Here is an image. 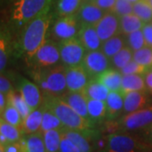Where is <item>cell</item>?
Returning a JSON list of instances; mask_svg holds the SVG:
<instances>
[{"mask_svg": "<svg viewBox=\"0 0 152 152\" xmlns=\"http://www.w3.org/2000/svg\"><path fill=\"white\" fill-rule=\"evenodd\" d=\"M52 15L47 14L37 17L25 25L21 36L22 52L30 59L47 41V34L51 24Z\"/></svg>", "mask_w": 152, "mask_h": 152, "instance_id": "6da1fadb", "label": "cell"}, {"mask_svg": "<svg viewBox=\"0 0 152 152\" xmlns=\"http://www.w3.org/2000/svg\"><path fill=\"white\" fill-rule=\"evenodd\" d=\"M141 133L142 140L152 147V124L145 129V130L141 131Z\"/></svg>", "mask_w": 152, "mask_h": 152, "instance_id": "f6af8a7d", "label": "cell"}, {"mask_svg": "<svg viewBox=\"0 0 152 152\" xmlns=\"http://www.w3.org/2000/svg\"><path fill=\"white\" fill-rule=\"evenodd\" d=\"M83 0H58L57 11L59 16L75 15L83 4Z\"/></svg>", "mask_w": 152, "mask_h": 152, "instance_id": "f1b7e54d", "label": "cell"}, {"mask_svg": "<svg viewBox=\"0 0 152 152\" xmlns=\"http://www.w3.org/2000/svg\"><path fill=\"white\" fill-rule=\"evenodd\" d=\"M110 60L102 50L88 51L85 55L81 65L91 79H96L110 68Z\"/></svg>", "mask_w": 152, "mask_h": 152, "instance_id": "30bf717a", "label": "cell"}, {"mask_svg": "<svg viewBox=\"0 0 152 152\" xmlns=\"http://www.w3.org/2000/svg\"><path fill=\"white\" fill-rule=\"evenodd\" d=\"M133 60L148 69H152V48L149 47H144L143 48L134 52Z\"/></svg>", "mask_w": 152, "mask_h": 152, "instance_id": "d590c367", "label": "cell"}, {"mask_svg": "<svg viewBox=\"0 0 152 152\" xmlns=\"http://www.w3.org/2000/svg\"><path fill=\"white\" fill-rule=\"evenodd\" d=\"M61 98L64 101H65L82 118L91 123L88 113V107H87L88 97L86 96L84 91H75V92L68 91L63 96H61Z\"/></svg>", "mask_w": 152, "mask_h": 152, "instance_id": "e0dca14e", "label": "cell"}, {"mask_svg": "<svg viewBox=\"0 0 152 152\" xmlns=\"http://www.w3.org/2000/svg\"><path fill=\"white\" fill-rule=\"evenodd\" d=\"M111 12L114 13L120 18L134 13V4L128 0H117L113 9Z\"/></svg>", "mask_w": 152, "mask_h": 152, "instance_id": "74e56055", "label": "cell"}, {"mask_svg": "<svg viewBox=\"0 0 152 152\" xmlns=\"http://www.w3.org/2000/svg\"><path fill=\"white\" fill-rule=\"evenodd\" d=\"M59 152H81L80 149L69 139L62 135Z\"/></svg>", "mask_w": 152, "mask_h": 152, "instance_id": "ab89813d", "label": "cell"}, {"mask_svg": "<svg viewBox=\"0 0 152 152\" xmlns=\"http://www.w3.org/2000/svg\"><path fill=\"white\" fill-rule=\"evenodd\" d=\"M0 134L4 136L10 143L19 142L24 136L20 128L10 124L3 119L0 120Z\"/></svg>", "mask_w": 152, "mask_h": 152, "instance_id": "f546056e", "label": "cell"}, {"mask_svg": "<svg viewBox=\"0 0 152 152\" xmlns=\"http://www.w3.org/2000/svg\"><path fill=\"white\" fill-rule=\"evenodd\" d=\"M126 46V37L118 35L105 41L102 43L101 50L109 59H111L114 55L117 54Z\"/></svg>", "mask_w": 152, "mask_h": 152, "instance_id": "484cf974", "label": "cell"}, {"mask_svg": "<svg viewBox=\"0 0 152 152\" xmlns=\"http://www.w3.org/2000/svg\"><path fill=\"white\" fill-rule=\"evenodd\" d=\"M148 70H150V69L138 64L134 60H132L120 71L123 74V75H145Z\"/></svg>", "mask_w": 152, "mask_h": 152, "instance_id": "f35d334b", "label": "cell"}, {"mask_svg": "<svg viewBox=\"0 0 152 152\" xmlns=\"http://www.w3.org/2000/svg\"><path fill=\"white\" fill-rule=\"evenodd\" d=\"M152 124V106L124 114L118 119L107 121V128L109 134L115 132L134 133L143 131Z\"/></svg>", "mask_w": 152, "mask_h": 152, "instance_id": "277c9868", "label": "cell"}, {"mask_svg": "<svg viewBox=\"0 0 152 152\" xmlns=\"http://www.w3.org/2000/svg\"><path fill=\"white\" fill-rule=\"evenodd\" d=\"M134 14L145 24L152 22V6L150 0H140L134 4Z\"/></svg>", "mask_w": 152, "mask_h": 152, "instance_id": "1f68e13d", "label": "cell"}, {"mask_svg": "<svg viewBox=\"0 0 152 152\" xmlns=\"http://www.w3.org/2000/svg\"><path fill=\"white\" fill-rule=\"evenodd\" d=\"M13 91L12 85H11L10 80L4 75L1 74L0 77V93L4 94L5 96H8L10 93Z\"/></svg>", "mask_w": 152, "mask_h": 152, "instance_id": "60d3db41", "label": "cell"}, {"mask_svg": "<svg viewBox=\"0 0 152 152\" xmlns=\"http://www.w3.org/2000/svg\"><path fill=\"white\" fill-rule=\"evenodd\" d=\"M95 152H100V151H95Z\"/></svg>", "mask_w": 152, "mask_h": 152, "instance_id": "f5cc1de1", "label": "cell"}, {"mask_svg": "<svg viewBox=\"0 0 152 152\" xmlns=\"http://www.w3.org/2000/svg\"><path fill=\"white\" fill-rule=\"evenodd\" d=\"M9 47H8V40L6 37L5 32L1 31V39H0V70L1 74L4 73L8 64L9 58Z\"/></svg>", "mask_w": 152, "mask_h": 152, "instance_id": "8d00e7d4", "label": "cell"}, {"mask_svg": "<svg viewBox=\"0 0 152 152\" xmlns=\"http://www.w3.org/2000/svg\"><path fill=\"white\" fill-rule=\"evenodd\" d=\"M125 37H126V43H127V46L133 52L138 51V50L143 48L144 47L146 46L142 30H140V31H134V32L130 33V34L125 36Z\"/></svg>", "mask_w": 152, "mask_h": 152, "instance_id": "e575fe53", "label": "cell"}, {"mask_svg": "<svg viewBox=\"0 0 152 152\" xmlns=\"http://www.w3.org/2000/svg\"><path fill=\"white\" fill-rule=\"evenodd\" d=\"M87 107L90 120L95 127L107 121L106 102L88 98Z\"/></svg>", "mask_w": 152, "mask_h": 152, "instance_id": "ffe728a7", "label": "cell"}, {"mask_svg": "<svg viewBox=\"0 0 152 152\" xmlns=\"http://www.w3.org/2000/svg\"><path fill=\"white\" fill-rule=\"evenodd\" d=\"M91 1H92L96 5H97L102 10L107 12H111L113 10L117 0H91Z\"/></svg>", "mask_w": 152, "mask_h": 152, "instance_id": "b9f144b4", "label": "cell"}, {"mask_svg": "<svg viewBox=\"0 0 152 152\" xmlns=\"http://www.w3.org/2000/svg\"><path fill=\"white\" fill-rule=\"evenodd\" d=\"M128 1H129V2H130L131 4H135V3H137V2H138V1H140V0H128Z\"/></svg>", "mask_w": 152, "mask_h": 152, "instance_id": "c3c4849f", "label": "cell"}, {"mask_svg": "<svg viewBox=\"0 0 152 152\" xmlns=\"http://www.w3.org/2000/svg\"><path fill=\"white\" fill-rule=\"evenodd\" d=\"M29 60L35 70L57 65L61 62L59 44L53 40H47Z\"/></svg>", "mask_w": 152, "mask_h": 152, "instance_id": "52a82bcc", "label": "cell"}, {"mask_svg": "<svg viewBox=\"0 0 152 152\" xmlns=\"http://www.w3.org/2000/svg\"><path fill=\"white\" fill-rule=\"evenodd\" d=\"M107 121H113L119 118L124 113V96L119 91H110L106 100Z\"/></svg>", "mask_w": 152, "mask_h": 152, "instance_id": "ac0fdd59", "label": "cell"}, {"mask_svg": "<svg viewBox=\"0 0 152 152\" xmlns=\"http://www.w3.org/2000/svg\"><path fill=\"white\" fill-rule=\"evenodd\" d=\"M144 152H152V151H144Z\"/></svg>", "mask_w": 152, "mask_h": 152, "instance_id": "f907efd6", "label": "cell"}, {"mask_svg": "<svg viewBox=\"0 0 152 152\" xmlns=\"http://www.w3.org/2000/svg\"><path fill=\"white\" fill-rule=\"evenodd\" d=\"M42 105L59 118L64 128L75 130L96 128L91 123L77 113L65 101L59 96H44Z\"/></svg>", "mask_w": 152, "mask_h": 152, "instance_id": "3957f363", "label": "cell"}, {"mask_svg": "<svg viewBox=\"0 0 152 152\" xmlns=\"http://www.w3.org/2000/svg\"><path fill=\"white\" fill-rule=\"evenodd\" d=\"M59 44L61 64L66 68L81 65L86 50L78 37L61 41Z\"/></svg>", "mask_w": 152, "mask_h": 152, "instance_id": "ba28073f", "label": "cell"}, {"mask_svg": "<svg viewBox=\"0 0 152 152\" xmlns=\"http://www.w3.org/2000/svg\"><path fill=\"white\" fill-rule=\"evenodd\" d=\"M152 99L148 91H132L124 96V113L128 114L141 110L151 106Z\"/></svg>", "mask_w": 152, "mask_h": 152, "instance_id": "9a60e30c", "label": "cell"}, {"mask_svg": "<svg viewBox=\"0 0 152 152\" xmlns=\"http://www.w3.org/2000/svg\"><path fill=\"white\" fill-rule=\"evenodd\" d=\"M150 3H151V4L152 6V0H150Z\"/></svg>", "mask_w": 152, "mask_h": 152, "instance_id": "681fc988", "label": "cell"}, {"mask_svg": "<svg viewBox=\"0 0 152 152\" xmlns=\"http://www.w3.org/2000/svg\"><path fill=\"white\" fill-rule=\"evenodd\" d=\"M1 119L18 128H20L23 123V118L20 113L9 101L4 112L1 113Z\"/></svg>", "mask_w": 152, "mask_h": 152, "instance_id": "836d02e7", "label": "cell"}, {"mask_svg": "<svg viewBox=\"0 0 152 152\" xmlns=\"http://www.w3.org/2000/svg\"><path fill=\"white\" fill-rule=\"evenodd\" d=\"M43 117V108L40 107L32 110L27 117L23 120L20 129L24 135L32 134L37 133L41 129Z\"/></svg>", "mask_w": 152, "mask_h": 152, "instance_id": "d6986e66", "label": "cell"}, {"mask_svg": "<svg viewBox=\"0 0 152 152\" xmlns=\"http://www.w3.org/2000/svg\"><path fill=\"white\" fill-rule=\"evenodd\" d=\"M0 150L4 152H20L21 150V146L20 142L7 143L4 145H1Z\"/></svg>", "mask_w": 152, "mask_h": 152, "instance_id": "ee69618b", "label": "cell"}, {"mask_svg": "<svg viewBox=\"0 0 152 152\" xmlns=\"http://www.w3.org/2000/svg\"><path fill=\"white\" fill-rule=\"evenodd\" d=\"M80 26L81 25L76 15L60 16L55 21L52 29V33L56 40L61 42L70 38L77 37Z\"/></svg>", "mask_w": 152, "mask_h": 152, "instance_id": "9c48e42d", "label": "cell"}, {"mask_svg": "<svg viewBox=\"0 0 152 152\" xmlns=\"http://www.w3.org/2000/svg\"><path fill=\"white\" fill-rule=\"evenodd\" d=\"M143 76H144V80L145 82L147 91L149 92L152 93V69L147 71L145 75H143Z\"/></svg>", "mask_w": 152, "mask_h": 152, "instance_id": "bcb514c9", "label": "cell"}, {"mask_svg": "<svg viewBox=\"0 0 152 152\" xmlns=\"http://www.w3.org/2000/svg\"><path fill=\"white\" fill-rule=\"evenodd\" d=\"M19 91L31 110L40 107L43 103L44 95L41 89L36 83L26 78L20 79L19 83Z\"/></svg>", "mask_w": 152, "mask_h": 152, "instance_id": "8fae6325", "label": "cell"}, {"mask_svg": "<svg viewBox=\"0 0 152 152\" xmlns=\"http://www.w3.org/2000/svg\"><path fill=\"white\" fill-rule=\"evenodd\" d=\"M147 91L143 75H126L123 76L121 90L119 92L124 96L127 93L132 91Z\"/></svg>", "mask_w": 152, "mask_h": 152, "instance_id": "44dd1931", "label": "cell"}, {"mask_svg": "<svg viewBox=\"0 0 152 152\" xmlns=\"http://www.w3.org/2000/svg\"><path fill=\"white\" fill-rule=\"evenodd\" d=\"M0 152H4V151H1V150H0Z\"/></svg>", "mask_w": 152, "mask_h": 152, "instance_id": "816d5d0a", "label": "cell"}, {"mask_svg": "<svg viewBox=\"0 0 152 152\" xmlns=\"http://www.w3.org/2000/svg\"><path fill=\"white\" fill-rule=\"evenodd\" d=\"M134 52L128 46L124 47L116 55L110 59L113 68L121 70L124 67L127 65L130 61L133 60Z\"/></svg>", "mask_w": 152, "mask_h": 152, "instance_id": "d6a6232c", "label": "cell"}, {"mask_svg": "<svg viewBox=\"0 0 152 152\" xmlns=\"http://www.w3.org/2000/svg\"><path fill=\"white\" fill-rule=\"evenodd\" d=\"M6 96H7L8 101L19 111V113H20L22 118H23V120L25 119L30 114V113L32 111L31 109L30 108V107L28 106L27 103L26 102L25 99L23 98L20 91L15 92V91H12Z\"/></svg>", "mask_w": 152, "mask_h": 152, "instance_id": "4dcf8cb0", "label": "cell"}, {"mask_svg": "<svg viewBox=\"0 0 152 152\" xmlns=\"http://www.w3.org/2000/svg\"><path fill=\"white\" fill-rule=\"evenodd\" d=\"M52 0H17L13 8V20L26 25L32 20L49 13Z\"/></svg>", "mask_w": 152, "mask_h": 152, "instance_id": "8992f818", "label": "cell"}, {"mask_svg": "<svg viewBox=\"0 0 152 152\" xmlns=\"http://www.w3.org/2000/svg\"><path fill=\"white\" fill-rule=\"evenodd\" d=\"M91 78L82 65L66 68L68 91H83Z\"/></svg>", "mask_w": 152, "mask_h": 152, "instance_id": "4fadbf2b", "label": "cell"}, {"mask_svg": "<svg viewBox=\"0 0 152 152\" xmlns=\"http://www.w3.org/2000/svg\"><path fill=\"white\" fill-rule=\"evenodd\" d=\"M123 76L120 70L115 68H109L96 79L107 87L110 91H120Z\"/></svg>", "mask_w": 152, "mask_h": 152, "instance_id": "7402d4cb", "label": "cell"}, {"mask_svg": "<svg viewBox=\"0 0 152 152\" xmlns=\"http://www.w3.org/2000/svg\"><path fill=\"white\" fill-rule=\"evenodd\" d=\"M19 142L25 152H47L43 133L40 131L32 134L24 135Z\"/></svg>", "mask_w": 152, "mask_h": 152, "instance_id": "603a6c76", "label": "cell"}, {"mask_svg": "<svg viewBox=\"0 0 152 152\" xmlns=\"http://www.w3.org/2000/svg\"><path fill=\"white\" fill-rule=\"evenodd\" d=\"M151 24H152V22H151Z\"/></svg>", "mask_w": 152, "mask_h": 152, "instance_id": "db71d44e", "label": "cell"}, {"mask_svg": "<svg viewBox=\"0 0 152 152\" xmlns=\"http://www.w3.org/2000/svg\"><path fill=\"white\" fill-rule=\"evenodd\" d=\"M87 97L93 100L106 102L110 91L97 79H91L83 91Z\"/></svg>", "mask_w": 152, "mask_h": 152, "instance_id": "cb8c5ba5", "label": "cell"}, {"mask_svg": "<svg viewBox=\"0 0 152 152\" xmlns=\"http://www.w3.org/2000/svg\"><path fill=\"white\" fill-rule=\"evenodd\" d=\"M77 37L79 38L87 52L101 50L103 43L98 35L95 26H81Z\"/></svg>", "mask_w": 152, "mask_h": 152, "instance_id": "2e32d148", "label": "cell"}, {"mask_svg": "<svg viewBox=\"0 0 152 152\" xmlns=\"http://www.w3.org/2000/svg\"><path fill=\"white\" fill-rule=\"evenodd\" d=\"M33 78L44 96H63L68 92L66 67L61 64L36 69Z\"/></svg>", "mask_w": 152, "mask_h": 152, "instance_id": "7a4b0ae2", "label": "cell"}, {"mask_svg": "<svg viewBox=\"0 0 152 152\" xmlns=\"http://www.w3.org/2000/svg\"><path fill=\"white\" fill-rule=\"evenodd\" d=\"M43 139L47 152H59L62 133L58 129H52L43 133Z\"/></svg>", "mask_w": 152, "mask_h": 152, "instance_id": "83f0119b", "label": "cell"}, {"mask_svg": "<svg viewBox=\"0 0 152 152\" xmlns=\"http://www.w3.org/2000/svg\"><path fill=\"white\" fill-rule=\"evenodd\" d=\"M102 42L120 34V18L113 12H107L101 20L95 25Z\"/></svg>", "mask_w": 152, "mask_h": 152, "instance_id": "7c38bea8", "label": "cell"}, {"mask_svg": "<svg viewBox=\"0 0 152 152\" xmlns=\"http://www.w3.org/2000/svg\"><path fill=\"white\" fill-rule=\"evenodd\" d=\"M152 147L142 139L126 132H115L107 135L106 152H144Z\"/></svg>", "mask_w": 152, "mask_h": 152, "instance_id": "5b68a950", "label": "cell"}, {"mask_svg": "<svg viewBox=\"0 0 152 152\" xmlns=\"http://www.w3.org/2000/svg\"><path fill=\"white\" fill-rule=\"evenodd\" d=\"M145 23L134 13L120 17V34L127 36L142 30Z\"/></svg>", "mask_w": 152, "mask_h": 152, "instance_id": "d4e9b609", "label": "cell"}, {"mask_svg": "<svg viewBox=\"0 0 152 152\" xmlns=\"http://www.w3.org/2000/svg\"><path fill=\"white\" fill-rule=\"evenodd\" d=\"M107 13V11L99 8L92 1L87 0L83 3L75 15L81 26H95Z\"/></svg>", "mask_w": 152, "mask_h": 152, "instance_id": "5bb4252c", "label": "cell"}, {"mask_svg": "<svg viewBox=\"0 0 152 152\" xmlns=\"http://www.w3.org/2000/svg\"><path fill=\"white\" fill-rule=\"evenodd\" d=\"M142 31L144 34V37L145 41V44L147 47L152 48V24L147 23L145 24L142 28Z\"/></svg>", "mask_w": 152, "mask_h": 152, "instance_id": "7bdbcfd3", "label": "cell"}, {"mask_svg": "<svg viewBox=\"0 0 152 152\" xmlns=\"http://www.w3.org/2000/svg\"><path fill=\"white\" fill-rule=\"evenodd\" d=\"M42 107L43 108V117H42V123L40 132L45 133L52 129L62 130L64 128V126L62 124L59 118L45 106L42 105Z\"/></svg>", "mask_w": 152, "mask_h": 152, "instance_id": "4316f807", "label": "cell"}, {"mask_svg": "<svg viewBox=\"0 0 152 152\" xmlns=\"http://www.w3.org/2000/svg\"><path fill=\"white\" fill-rule=\"evenodd\" d=\"M7 104H8L7 96L4 94L0 93V113H2L4 112V110L6 107Z\"/></svg>", "mask_w": 152, "mask_h": 152, "instance_id": "7dc6e473", "label": "cell"}]
</instances>
